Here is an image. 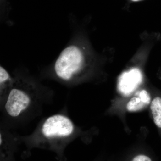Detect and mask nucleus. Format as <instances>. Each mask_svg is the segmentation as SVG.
Instances as JSON below:
<instances>
[{"instance_id": "obj_1", "label": "nucleus", "mask_w": 161, "mask_h": 161, "mask_svg": "<svg viewBox=\"0 0 161 161\" xmlns=\"http://www.w3.org/2000/svg\"><path fill=\"white\" fill-rule=\"evenodd\" d=\"M85 62L84 54L76 45L67 47L55 62L54 69L58 78L69 81L81 72Z\"/></svg>"}, {"instance_id": "obj_2", "label": "nucleus", "mask_w": 161, "mask_h": 161, "mask_svg": "<svg viewBox=\"0 0 161 161\" xmlns=\"http://www.w3.org/2000/svg\"><path fill=\"white\" fill-rule=\"evenodd\" d=\"M72 121L62 115H55L48 117L42 127L43 135L47 138L66 137L71 135L74 131Z\"/></svg>"}, {"instance_id": "obj_3", "label": "nucleus", "mask_w": 161, "mask_h": 161, "mask_svg": "<svg viewBox=\"0 0 161 161\" xmlns=\"http://www.w3.org/2000/svg\"><path fill=\"white\" fill-rule=\"evenodd\" d=\"M31 100L26 91L19 88H13L9 92L5 104L6 112L11 117H17L29 107Z\"/></svg>"}, {"instance_id": "obj_4", "label": "nucleus", "mask_w": 161, "mask_h": 161, "mask_svg": "<svg viewBox=\"0 0 161 161\" xmlns=\"http://www.w3.org/2000/svg\"><path fill=\"white\" fill-rule=\"evenodd\" d=\"M142 80L140 70L134 68L121 75L118 81V89L122 94L130 95L139 86Z\"/></svg>"}, {"instance_id": "obj_5", "label": "nucleus", "mask_w": 161, "mask_h": 161, "mask_svg": "<svg viewBox=\"0 0 161 161\" xmlns=\"http://www.w3.org/2000/svg\"><path fill=\"white\" fill-rule=\"evenodd\" d=\"M151 102L149 92L147 90H140L127 103L126 108L129 112H137L148 106Z\"/></svg>"}, {"instance_id": "obj_6", "label": "nucleus", "mask_w": 161, "mask_h": 161, "mask_svg": "<svg viewBox=\"0 0 161 161\" xmlns=\"http://www.w3.org/2000/svg\"><path fill=\"white\" fill-rule=\"evenodd\" d=\"M150 108L154 124L158 128H161V98L157 97L153 98Z\"/></svg>"}, {"instance_id": "obj_7", "label": "nucleus", "mask_w": 161, "mask_h": 161, "mask_svg": "<svg viewBox=\"0 0 161 161\" xmlns=\"http://www.w3.org/2000/svg\"><path fill=\"white\" fill-rule=\"evenodd\" d=\"M122 161H153L152 158L147 152H137L131 153Z\"/></svg>"}, {"instance_id": "obj_8", "label": "nucleus", "mask_w": 161, "mask_h": 161, "mask_svg": "<svg viewBox=\"0 0 161 161\" xmlns=\"http://www.w3.org/2000/svg\"><path fill=\"white\" fill-rule=\"evenodd\" d=\"M12 78L6 69L3 67H0V84H1V92L4 90L6 86L11 83Z\"/></svg>"}, {"instance_id": "obj_9", "label": "nucleus", "mask_w": 161, "mask_h": 161, "mask_svg": "<svg viewBox=\"0 0 161 161\" xmlns=\"http://www.w3.org/2000/svg\"><path fill=\"white\" fill-rule=\"evenodd\" d=\"M133 1H138V0H133Z\"/></svg>"}]
</instances>
